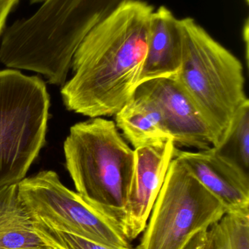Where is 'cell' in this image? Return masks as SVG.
Returning <instances> with one entry per match:
<instances>
[{
  "instance_id": "obj_1",
  "label": "cell",
  "mask_w": 249,
  "mask_h": 249,
  "mask_svg": "<svg viewBox=\"0 0 249 249\" xmlns=\"http://www.w3.org/2000/svg\"><path fill=\"white\" fill-rule=\"evenodd\" d=\"M153 10L146 1H127L85 36L73 55V77L61 90L69 111L89 118L114 116L133 97Z\"/></svg>"
},
{
  "instance_id": "obj_2",
  "label": "cell",
  "mask_w": 249,
  "mask_h": 249,
  "mask_svg": "<svg viewBox=\"0 0 249 249\" xmlns=\"http://www.w3.org/2000/svg\"><path fill=\"white\" fill-rule=\"evenodd\" d=\"M131 0H45L33 14L6 27L0 62L42 74L63 86L73 55L85 36Z\"/></svg>"
},
{
  "instance_id": "obj_3",
  "label": "cell",
  "mask_w": 249,
  "mask_h": 249,
  "mask_svg": "<svg viewBox=\"0 0 249 249\" xmlns=\"http://www.w3.org/2000/svg\"><path fill=\"white\" fill-rule=\"evenodd\" d=\"M181 71L175 76L209 126L213 147L226 137L237 111L249 102L242 63L194 19H179Z\"/></svg>"
},
{
  "instance_id": "obj_4",
  "label": "cell",
  "mask_w": 249,
  "mask_h": 249,
  "mask_svg": "<svg viewBox=\"0 0 249 249\" xmlns=\"http://www.w3.org/2000/svg\"><path fill=\"white\" fill-rule=\"evenodd\" d=\"M66 167L76 191L121 218L134 171V151L115 122L90 118L75 124L64 143Z\"/></svg>"
},
{
  "instance_id": "obj_5",
  "label": "cell",
  "mask_w": 249,
  "mask_h": 249,
  "mask_svg": "<svg viewBox=\"0 0 249 249\" xmlns=\"http://www.w3.org/2000/svg\"><path fill=\"white\" fill-rule=\"evenodd\" d=\"M50 96L43 80L0 71V188L24 178L45 143Z\"/></svg>"
},
{
  "instance_id": "obj_6",
  "label": "cell",
  "mask_w": 249,
  "mask_h": 249,
  "mask_svg": "<svg viewBox=\"0 0 249 249\" xmlns=\"http://www.w3.org/2000/svg\"><path fill=\"white\" fill-rule=\"evenodd\" d=\"M225 213L219 200L174 158L135 249H183Z\"/></svg>"
},
{
  "instance_id": "obj_7",
  "label": "cell",
  "mask_w": 249,
  "mask_h": 249,
  "mask_svg": "<svg viewBox=\"0 0 249 249\" xmlns=\"http://www.w3.org/2000/svg\"><path fill=\"white\" fill-rule=\"evenodd\" d=\"M19 193L34 222L98 244L131 247L121 218L66 187L54 171L23 178Z\"/></svg>"
},
{
  "instance_id": "obj_8",
  "label": "cell",
  "mask_w": 249,
  "mask_h": 249,
  "mask_svg": "<svg viewBox=\"0 0 249 249\" xmlns=\"http://www.w3.org/2000/svg\"><path fill=\"white\" fill-rule=\"evenodd\" d=\"M177 148L168 139L134 149V174L122 218L123 230L130 242L146 228Z\"/></svg>"
},
{
  "instance_id": "obj_9",
  "label": "cell",
  "mask_w": 249,
  "mask_h": 249,
  "mask_svg": "<svg viewBox=\"0 0 249 249\" xmlns=\"http://www.w3.org/2000/svg\"><path fill=\"white\" fill-rule=\"evenodd\" d=\"M157 105L176 147H212L213 136L204 118L175 77L155 79L137 87Z\"/></svg>"
},
{
  "instance_id": "obj_10",
  "label": "cell",
  "mask_w": 249,
  "mask_h": 249,
  "mask_svg": "<svg viewBox=\"0 0 249 249\" xmlns=\"http://www.w3.org/2000/svg\"><path fill=\"white\" fill-rule=\"evenodd\" d=\"M175 158L219 200L226 213L249 212V172L216 148L197 152L177 148Z\"/></svg>"
},
{
  "instance_id": "obj_11",
  "label": "cell",
  "mask_w": 249,
  "mask_h": 249,
  "mask_svg": "<svg viewBox=\"0 0 249 249\" xmlns=\"http://www.w3.org/2000/svg\"><path fill=\"white\" fill-rule=\"evenodd\" d=\"M182 60L179 19L168 7L160 6L152 14L147 56L138 86L149 80L175 77L181 71Z\"/></svg>"
},
{
  "instance_id": "obj_12",
  "label": "cell",
  "mask_w": 249,
  "mask_h": 249,
  "mask_svg": "<svg viewBox=\"0 0 249 249\" xmlns=\"http://www.w3.org/2000/svg\"><path fill=\"white\" fill-rule=\"evenodd\" d=\"M115 124L134 149L172 139L153 99L140 89L115 114Z\"/></svg>"
},
{
  "instance_id": "obj_13",
  "label": "cell",
  "mask_w": 249,
  "mask_h": 249,
  "mask_svg": "<svg viewBox=\"0 0 249 249\" xmlns=\"http://www.w3.org/2000/svg\"><path fill=\"white\" fill-rule=\"evenodd\" d=\"M50 247L37 235L19 197V183L0 188V249Z\"/></svg>"
},
{
  "instance_id": "obj_14",
  "label": "cell",
  "mask_w": 249,
  "mask_h": 249,
  "mask_svg": "<svg viewBox=\"0 0 249 249\" xmlns=\"http://www.w3.org/2000/svg\"><path fill=\"white\" fill-rule=\"evenodd\" d=\"M209 232L211 249H249V212L225 213Z\"/></svg>"
},
{
  "instance_id": "obj_15",
  "label": "cell",
  "mask_w": 249,
  "mask_h": 249,
  "mask_svg": "<svg viewBox=\"0 0 249 249\" xmlns=\"http://www.w3.org/2000/svg\"><path fill=\"white\" fill-rule=\"evenodd\" d=\"M214 148L249 172V101L237 111L222 144Z\"/></svg>"
},
{
  "instance_id": "obj_16",
  "label": "cell",
  "mask_w": 249,
  "mask_h": 249,
  "mask_svg": "<svg viewBox=\"0 0 249 249\" xmlns=\"http://www.w3.org/2000/svg\"><path fill=\"white\" fill-rule=\"evenodd\" d=\"M37 235L45 244L55 249H135L132 247H114L98 244L71 234L61 232L40 222H34Z\"/></svg>"
},
{
  "instance_id": "obj_17",
  "label": "cell",
  "mask_w": 249,
  "mask_h": 249,
  "mask_svg": "<svg viewBox=\"0 0 249 249\" xmlns=\"http://www.w3.org/2000/svg\"><path fill=\"white\" fill-rule=\"evenodd\" d=\"M183 249H211L209 229L203 230L197 232Z\"/></svg>"
},
{
  "instance_id": "obj_18",
  "label": "cell",
  "mask_w": 249,
  "mask_h": 249,
  "mask_svg": "<svg viewBox=\"0 0 249 249\" xmlns=\"http://www.w3.org/2000/svg\"><path fill=\"white\" fill-rule=\"evenodd\" d=\"M20 0H0V41L5 30L7 18Z\"/></svg>"
},
{
  "instance_id": "obj_19",
  "label": "cell",
  "mask_w": 249,
  "mask_h": 249,
  "mask_svg": "<svg viewBox=\"0 0 249 249\" xmlns=\"http://www.w3.org/2000/svg\"><path fill=\"white\" fill-rule=\"evenodd\" d=\"M55 249L51 247H43V248H20V249Z\"/></svg>"
},
{
  "instance_id": "obj_20",
  "label": "cell",
  "mask_w": 249,
  "mask_h": 249,
  "mask_svg": "<svg viewBox=\"0 0 249 249\" xmlns=\"http://www.w3.org/2000/svg\"><path fill=\"white\" fill-rule=\"evenodd\" d=\"M45 0H29L31 4H39V3H42Z\"/></svg>"
}]
</instances>
